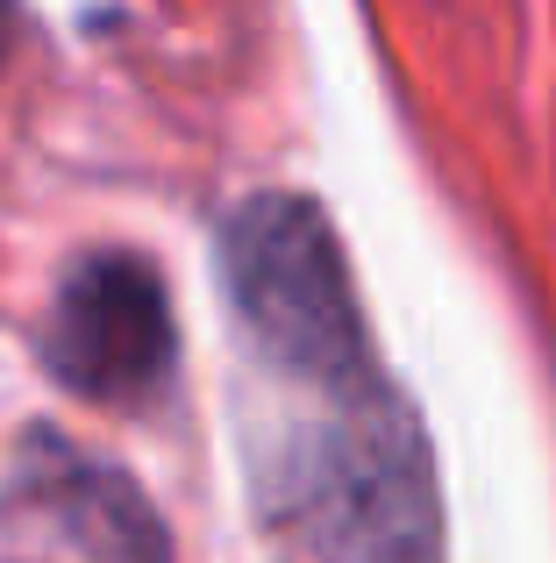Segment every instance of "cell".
<instances>
[{
	"instance_id": "7a4b0ae2",
	"label": "cell",
	"mask_w": 556,
	"mask_h": 563,
	"mask_svg": "<svg viewBox=\"0 0 556 563\" xmlns=\"http://www.w3.org/2000/svg\"><path fill=\"white\" fill-rule=\"evenodd\" d=\"M43 507H51L79 542H93L100 556H114V563H143V556H151V563H157L151 507H143V499L129 493L122 478H100V471H86L71 450H57L51 485H43Z\"/></svg>"
},
{
	"instance_id": "6da1fadb",
	"label": "cell",
	"mask_w": 556,
	"mask_h": 563,
	"mask_svg": "<svg viewBox=\"0 0 556 563\" xmlns=\"http://www.w3.org/2000/svg\"><path fill=\"white\" fill-rule=\"evenodd\" d=\"M43 364L100 407H151L179 372L165 278L136 250H93L65 272L43 329Z\"/></svg>"
}]
</instances>
